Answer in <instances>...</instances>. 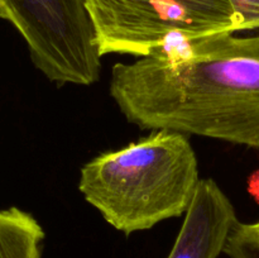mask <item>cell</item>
I'll list each match as a JSON object with an SVG mask.
<instances>
[{
    "label": "cell",
    "instance_id": "cell-5",
    "mask_svg": "<svg viewBox=\"0 0 259 258\" xmlns=\"http://www.w3.org/2000/svg\"><path fill=\"white\" fill-rule=\"evenodd\" d=\"M237 223L234 206L218 182L200 180L168 258H218Z\"/></svg>",
    "mask_w": 259,
    "mask_h": 258
},
{
    "label": "cell",
    "instance_id": "cell-9",
    "mask_svg": "<svg viewBox=\"0 0 259 258\" xmlns=\"http://www.w3.org/2000/svg\"><path fill=\"white\" fill-rule=\"evenodd\" d=\"M234 229L237 230L238 234L242 235L259 252V222L253 223V224H245V223H240L238 220Z\"/></svg>",
    "mask_w": 259,
    "mask_h": 258
},
{
    "label": "cell",
    "instance_id": "cell-6",
    "mask_svg": "<svg viewBox=\"0 0 259 258\" xmlns=\"http://www.w3.org/2000/svg\"><path fill=\"white\" fill-rule=\"evenodd\" d=\"M45 230L30 212L0 209V258H40Z\"/></svg>",
    "mask_w": 259,
    "mask_h": 258
},
{
    "label": "cell",
    "instance_id": "cell-1",
    "mask_svg": "<svg viewBox=\"0 0 259 258\" xmlns=\"http://www.w3.org/2000/svg\"><path fill=\"white\" fill-rule=\"evenodd\" d=\"M174 43L111 68L109 93L129 123L259 149V34Z\"/></svg>",
    "mask_w": 259,
    "mask_h": 258
},
{
    "label": "cell",
    "instance_id": "cell-10",
    "mask_svg": "<svg viewBox=\"0 0 259 258\" xmlns=\"http://www.w3.org/2000/svg\"><path fill=\"white\" fill-rule=\"evenodd\" d=\"M0 19L8 20V13H7V10H5L4 5H3L2 0H0Z\"/></svg>",
    "mask_w": 259,
    "mask_h": 258
},
{
    "label": "cell",
    "instance_id": "cell-8",
    "mask_svg": "<svg viewBox=\"0 0 259 258\" xmlns=\"http://www.w3.org/2000/svg\"><path fill=\"white\" fill-rule=\"evenodd\" d=\"M224 253H227L230 258H259L258 250L242 235L238 234L234 228L228 238Z\"/></svg>",
    "mask_w": 259,
    "mask_h": 258
},
{
    "label": "cell",
    "instance_id": "cell-4",
    "mask_svg": "<svg viewBox=\"0 0 259 258\" xmlns=\"http://www.w3.org/2000/svg\"><path fill=\"white\" fill-rule=\"evenodd\" d=\"M33 65L58 85L99 80L100 51L83 0H2Z\"/></svg>",
    "mask_w": 259,
    "mask_h": 258
},
{
    "label": "cell",
    "instance_id": "cell-2",
    "mask_svg": "<svg viewBox=\"0 0 259 258\" xmlns=\"http://www.w3.org/2000/svg\"><path fill=\"white\" fill-rule=\"evenodd\" d=\"M200 180L186 134L153 131L86 162L78 190L106 223L129 235L186 214Z\"/></svg>",
    "mask_w": 259,
    "mask_h": 258
},
{
    "label": "cell",
    "instance_id": "cell-3",
    "mask_svg": "<svg viewBox=\"0 0 259 258\" xmlns=\"http://www.w3.org/2000/svg\"><path fill=\"white\" fill-rule=\"evenodd\" d=\"M101 56L146 57L174 43L237 33L230 0H83Z\"/></svg>",
    "mask_w": 259,
    "mask_h": 258
},
{
    "label": "cell",
    "instance_id": "cell-7",
    "mask_svg": "<svg viewBox=\"0 0 259 258\" xmlns=\"http://www.w3.org/2000/svg\"><path fill=\"white\" fill-rule=\"evenodd\" d=\"M238 18V29H259V0H230Z\"/></svg>",
    "mask_w": 259,
    "mask_h": 258
}]
</instances>
